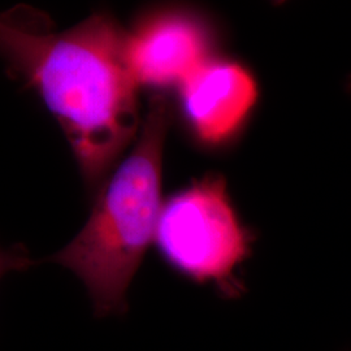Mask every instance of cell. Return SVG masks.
Returning <instances> with one entry per match:
<instances>
[{"instance_id": "8992f818", "label": "cell", "mask_w": 351, "mask_h": 351, "mask_svg": "<svg viewBox=\"0 0 351 351\" xmlns=\"http://www.w3.org/2000/svg\"><path fill=\"white\" fill-rule=\"evenodd\" d=\"M38 262L33 261L23 246H14L12 249L0 247V280L8 272L26 271Z\"/></svg>"}, {"instance_id": "277c9868", "label": "cell", "mask_w": 351, "mask_h": 351, "mask_svg": "<svg viewBox=\"0 0 351 351\" xmlns=\"http://www.w3.org/2000/svg\"><path fill=\"white\" fill-rule=\"evenodd\" d=\"M208 36L201 21L181 11L143 19L126 37V53L138 85H182L206 63Z\"/></svg>"}, {"instance_id": "6da1fadb", "label": "cell", "mask_w": 351, "mask_h": 351, "mask_svg": "<svg viewBox=\"0 0 351 351\" xmlns=\"http://www.w3.org/2000/svg\"><path fill=\"white\" fill-rule=\"evenodd\" d=\"M125 33L95 13L62 33L27 7L0 13V58L62 126L88 186L111 169L139 125L138 82Z\"/></svg>"}, {"instance_id": "7a4b0ae2", "label": "cell", "mask_w": 351, "mask_h": 351, "mask_svg": "<svg viewBox=\"0 0 351 351\" xmlns=\"http://www.w3.org/2000/svg\"><path fill=\"white\" fill-rule=\"evenodd\" d=\"M168 123L167 101L152 98L134 149L101 188L86 224L46 259L84 282L97 319L128 313V289L155 241Z\"/></svg>"}, {"instance_id": "5b68a950", "label": "cell", "mask_w": 351, "mask_h": 351, "mask_svg": "<svg viewBox=\"0 0 351 351\" xmlns=\"http://www.w3.org/2000/svg\"><path fill=\"white\" fill-rule=\"evenodd\" d=\"M180 88L190 125L208 143L233 136L256 101L250 73L229 62H206Z\"/></svg>"}, {"instance_id": "3957f363", "label": "cell", "mask_w": 351, "mask_h": 351, "mask_svg": "<svg viewBox=\"0 0 351 351\" xmlns=\"http://www.w3.org/2000/svg\"><path fill=\"white\" fill-rule=\"evenodd\" d=\"M154 242L181 276L211 284L224 300L243 295L239 271L254 236L239 221L221 177L207 176L163 204Z\"/></svg>"}, {"instance_id": "52a82bcc", "label": "cell", "mask_w": 351, "mask_h": 351, "mask_svg": "<svg viewBox=\"0 0 351 351\" xmlns=\"http://www.w3.org/2000/svg\"><path fill=\"white\" fill-rule=\"evenodd\" d=\"M348 88L351 91V77H349V81H348Z\"/></svg>"}]
</instances>
